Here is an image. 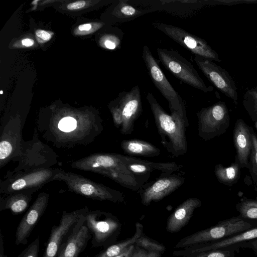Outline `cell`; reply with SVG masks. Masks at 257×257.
<instances>
[{"label":"cell","mask_w":257,"mask_h":257,"mask_svg":"<svg viewBox=\"0 0 257 257\" xmlns=\"http://www.w3.org/2000/svg\"><path fill=\"white\" fill-rule=\"evenodd\" d=\"M35 192L34 190H25L1 196L0 211L9 209L14 215L22 214L29 207Z\"/></svg>","instance_id":"cb8c5ba5"},{"label":"cell","mask_w":257,"mask_h":257,"mask_svg":"<svg viewBox=\"0 0 257 257\" xmlns=\"http://www.w3.org/2000/svg\"><path fill=\"white\" fill-rule=\"evenodd\" d=\"M110 111L115 126L117 128L121 127L123 122V117L121 109L118 104L112 107Z\"/></svg>","instance_id":"836d02e7"},{"label":"cell","mask_w":257,"mask_h":257,"mask_svg":"<svg viewBox=\"0 0 257 257\" xmlns=\"http://www.w3.org/2000/svg\"><path fill=\"white\" fill-rule=\"evenodd\" d=\"M251 132V159L253 166L257 170V137L255 134Z\"/></svg>","instance_id":"d590c367"},{"label":"cell","mask_w":257,"mask_h":257,"mask_svg":"<svg viewBox=\"0 0 257 257\" xmlns=\"http://www.w3.org/2000/svg\"><path fill=\"white\" fill-rule=\"evenodd\" d=\"M146 99L153 112L163 145L169 152L176 157L186 154L187 144L185 127L188 125L187 116L178 112H171L170 115L151 92L147 93Z\"/></svg>","instance_id":"7a4b0ae2"},{"label":"cell","mask_w":257,"mask_h":257,"mask_svg":"<svg viewBox=\"0 0 257 257\" xmlns=\"http://www.w3.org/2000/svg\"><path fill=\"white\" fill-rule=\"evenodd\" d=\"M256 238L257 225L222 240L198 244L174 250L173 254L178 257H192L201 252L227 247H234L239 251V245Z\"/></svg>","instance_id":"2e32d148"},{"label":"cell","mask_w":257,"mask_h":257,"mask_svg":"<svg viewBox=\"0 0 257 257\" xmlns=\"http://www.w3.org/2000/svg\"><path fill=\"white\" fill-rule=\"evenodd\" d=\"M3 90H1V91H0V93L2 94H3Z\"/></svg>","instance_id":"ee69618b"},{"label":"cell","mask_w":257,"mask_h":257,"mask_svg":"<svg viewBox=\"0 0 257 257\" xmlns=\"http://www.w3.org/2000/svg\"><path fill=\"white\" fill-rule=\"evenodd\" d=\"M142 58L154 84L168 100L171 112H178L186 116L185 105L182 98L169 82L147 45L143 48Z\"/></svg>","instance_id":"9c48e42d"},{"label":"cell","mask_w":257,"mask_h":257,"mask_svg":"<svg viewBox=\"0 0 257 257\" xmlns=\"http://www.w3.org/2000/svg\"><path fill=\"white\" fill-rule=\"evenodd\" d=\"M117 104L121 109L123 117L120 132L122 135H130L134 131L135 121L142 111L139 86L136 85L130 91L121 92Z\"/></svg>","instance_id":"ac0fdd59"},{"label":"cell","mask_w":257,"mask_h":257,"mask_svg":"<svg viewBox=\"0 0 257 257\" xmlns=\"http://www.w3.org/2000/svg\"><path fill=\"white\" fill-rule=\"evenodd\" d=\"M213 5V1L159 0L160 11L178 16H187L206 5Z\"/></svg>","instance_id":"603a6c76"},{"label":"cell","mask_w":257,"mask_h":257,"mask_svg":"<svg viewBox=\"0 0 257 257\" xmlns=\"http://www.w3.org/2000/svg\"><path fill=\"white\" fill-rule=\"evenodd\" d=\"M36 36L45 41H49L51 38V34L43 30H37L36 31Z\"/></svg>","instance_id":"f35d334b"},{"label":"cell","mask_w":257,"mask_h":257,"mask_svg":"<svg viewBox=\"0 0 257 257\" xmlns=\"http://www.w3.org/2000/svg\"><path fill=\"white\" fill-rule=\"evenodd\" d=\"M198 135L206 141L224 133L229 125L230 116L224 102L219 101L204 107L197 113Z\"/></svg>","instance_id":"30bf717a"},{"label":"cell","mask_w":257,"mask_h":257,"mask_svg":"<svg viewBox=\"0 0 257 257\" xmlns=\"http://www.w3.org/2000/svg\"><path fill=\"white\" fill-rule=\"evenodd\" d=\"M86 214L80 217L73 233L61 246L57 257H79L85 250L92 238L90 231L85 224Z\"/></svg>","instance_id":"d6986e66"},{"label":"cell","mask_w":257,"mask_h":257,"mask_svg":"<svg viewBox=\"0 0 257 257\" xmlns=\"http://www.w3.org/2000/svg\"><path fill=\"white\" fill-rule=\"evenodd\" d=\"M40 240L37 237L17 257H38L39 251Z\"/></svg>","instance_id":"d6a6232c"},{"label":"cell","mask_w":257,"mask_h":257,"mask_svg":"<svg viewBox=\"0 0 257 257\" xmlns=\"http://www.w3.org/2000/svg\"><path fill=\"white\" fill-rule=\"evenodd\" d=\"M239 248H249L254 253L257 252V238L242 243L239 246Z\"/></svg>","instance_id":"8d00e7d4"},{"label":"cell","mask_w":257,"mask_h":257,"mask_svg":"<svg viewBox=\"0 0 257 257\" xmlns=\"http://www.w3.org/2000/svg\"><path fill=\"white\" fill-rule=\"evenodd\" d=\"M184 178L175 176L158 180L141 194L142 203L146 206L170 194L183 184Z\"/></svg>","instance_id":"ffe728a7"},{"label":"cell","mask_w":257,"mask_h":257,"mask_svg":"<svg viewBox=\"0 0 257 257\" xmlns=\"http://www.w3.org/2000/svg\"><path fill=\"white\" fill-rule=\"evenodd\" d=\"M62 169H42L30 172L7 171L5 179L0 181V193L7 195L16 192L34 190L36 192L46 184L56 180V177Z\"/></svg>","instance_id":"5b68a950"},{"label":"cell","mask_w":257,"mask_h":257,"mask_svg":"<svg viewBox=\"0 0 257 257\" xmlns=\"http://www.w3.org/2000/svg\"><path fill=\"white\" fill-rule=\"evenodd\" d=\"M243 104L249 112L257 115V89L253 87L245 92Z\"/></svg>","instance_id":"4dcf8cb0"},{"label":"cell","mask_w":257,"mask_h":257,"mask_svg":"<svg viewBox=\"0 0 257 257\" xmlns=\"http://www.w3.org/2000/svg\"><path fill=\"white\" fill-rule=\"evenodd\" d=\"M36 129L55 147L71 149L92 143L103 127L100 118L68 114L40 119Z\"/></svg>","instance_id":"6da1fadb"},{"label":"cell","mask_w":257,"mask_h":257,"mask_svg":"<svg viewBox=\"0 0 257 257\" xmlns=\"http://www.w3.org/2000/svg\"><path fill=\"white\" fill-rule=\"evenodd\" d=\"M84 1H79L68 5L67 8L68 10H74L82 8L85 5Z\"/></svg>","instance_id":"74e56055"},{"label":"cell","mask_w":257,"mask_h":257,"mask_svg":"<svg viewBox=\"0 0 257 257\" xmlns=\"http://www.w3.org/2000/svg\"><path fill=\"white\" fill-rule=\"evenodd\" d=\"M91 28V25L90 24H85L80 25L78 27V29L80 31H88Z\"/></svg>","instance_id":"7bdbcfd3"},{"label":"cell","mask_w":257,"mask_h":257,"mask_svg":"<svg viewBox=\"0 0 257 257\" xmlns=\"http://www.w3.org/2000/svg\"><path fill=\"white\" fill-rule=\"evenodd\" d=\"M13 161L18 162L12 171L16 173L52 168L58 161L55 152L39 139V133L35 128L32 139L23 141L20 155Z\"/></svg>","instance_id":"3957f363"},{"label":"cell","mask_w":257,"mask_h":257,"mask_svg":"<svg viewBox=\"0 0 257 257\" xmlns=\"http://www.w3.org/2000/svg\"><path fill=\"white\" fill-rule=\"evenodd\" d=\"M134 245L147 251L159 252L162 254L166 250V247L164 244L149 237L144 232H142L140 237L136 241Z\"/></svg>","instance_id":"f546056e"},{"label":"cell","mask_w":257,"mask_h":257,"mask_svg":"<svg viewBox=\"0 0 257 257\" xmlns=\"http://www.w3.org/2000/svg\"><path fill=\"white\" fill-rule=\"evenodd\" d=\"M119 157L125 166L134 175H149L154 170L153 162L137 159L119 154Z\"/></svg>","instance_id":"83f0119b"},{"label":"cell","mask_w":257,"mask_h":257,"mask_svg":"<svg viewBox=\"0 0 257 257\" xmlns=\"http://www.w3.org/2000/svg\"><path fill=\"white\" fill-rule=\"evenodd\" d=\"M143 225L140 222L135 224V231L133 236L115 243L104 248L94 257H115L123 252L130 246L134 244L143 231Z\"/></svg>","instance_id":"484cf974"},{"label":"cell","mask_w":257,"mask_h":257,"mask_svg":"<svg viewBox=\"0 0 257 257\" xmlns=\"http://www.w3.org/2000/svg\"><path fill=\"white\" fill-rule=\"evenodd\" d=\"M255 89H257V86L254 87Z\"/></svg>","instance_id":"f6af8a7d"},{"label":"cell","mask_w":257,"mask_h":257,"mask_svg":"<svg viewBox=\"0 0 257 257\" xmlns=\"http://www.w3.org/2000/svg\"><path fill=\"white\" fill-rule=\"evenodd\" d=\"M71 166L80 170L96 173L102 171H109L136 177L125 166L120 159L119 154H92L73 162Z\"/></svg>","instance_id":"9a60e30c"},{"label":"cell","mask_w":257,"mask_h":257,"mask_svg":"<svg viewBox=\"0 0 257 257\" xmlns=\"http://www.w3.org/2000/svg\"><path fill=\"white\" fill-rule=\"evenodd\" d=\"M22 43L26 47H30L34 44V41L32 39L26 38L22 41Z\"/></svg>","instance_id":"b9f144b4"},{"label":"cell","mask_w":257,"mask_h":257,"mask_svg":"<svg viewBox=\"0 0 257 257\" xmlns=\"http://www.w3.org/2000/svg\"><path fill=\"white\" fill-rule=\"evenodd\" d=\"M56 180L62 181L69 191L73 192L92 200L110 201L114 203L124 201L123 194L101 183L91 180L81 175L62 170Z\"/></svg>","instance_id":"8992f818"},{"label":"cell","mask_w":257,"mask_h":257,"mask_svg":"<svg viewBox=\"0 0 257 257\" xmlns=\"http://www.w3.org/2000/svg\"><path fill=\"white\" fill-rule=\"evenodd\" d=\"M236 209L243 219L247 221L257 220V200L244 199L237 204Z\"/></svg>","instance_id":"f1b7e54d"},{"label":"cell","mask_w":257,"mask_h":257,"mask_svg":"<svg viewBox=\"0 0 257 257\" xmlns=\"http://www.w3.org/2000/svg\"><path fill=\"white\" fill-rule=\"evenodd\" d=\"M89 211L87 206L71 212L64 210L59 224L51 228L42 257H57L61 246L73 233L80 217Z\"/></svg>","instance_id":"7c38bea8"},{"label":"cell","mask_w":257,"mask_h":257,"mask_svg":"<svg viewBox=\"0 0 257 257\" xmlns=\"http://www.w3.org/2000/svg\"><path fill=\"white\" fill-rule=\"evenodd\" d=\"M236 252L239 251L236 248L227 247L201 252L192 257H235Z\"/></svg>","instance_id":"1f68e13d"},{"label":"cell","mask_w":257,"mask_h":257,"mask_svg":"<svg viewBox=\"0 0 257 257\" xmlns=\"http://www.w3.org/2000/svg\"><path fill=\"white\" fill-rule=\"evenodd\" d=\"M201 205L200 200L190 198L179 205L167 219L166 229L170 233L180 231L189 222L195 210Z\"/></svg>","instance_id":"7402d4cb"},{"label":"cell","mask_w":257,"mask_h":257,"mask_svg":"<svg viewBox=\"0 0 257 257\" xmlns=\"http://www.w3.org/2000/svg\"><path fill=\"white\" fill-rule=\"evenodd\" d=\"M194 60L208 80L222 93L231 99L235 104H237V87L229 73L210 59L195 55Z\"/></svg>","instance_id":"5bb4252c"},{"label":"cell","mask_w":257,"mask_h":257,"mask_svg":"<svg viewBox=\"0 0 257 257\" xmlns=\"http://www.w3.org/2000/svg\"><path fill=\"white\" fill-rule=\"evenodd\" d=\"M214 172L220 183L228 186H231L239 178L240 166L237 162L233 163L227 167L219 164L215 166Z\"/></svg>","instance_id":"4316f807"},{"label":"cell","mask_w":257,"mask_h":257,"mask_svg":"<svg viewBox=\"0 0 257 257\" xmlns=\"http://www.w3.org/2000/svg\"><path fill=\"white\" fill-rule=\"evenodd\" d=\"M162 255L159 252L148 251L135 245L132 257H161Z\"/></svg>","instance_id":"e575fe53"},{"label":"cell","mask_w":257,"mask_h":257,"mask_svg":"<svg viewBox=\"0 0 257 257\" xmlns=\"http://www.w3.org/2000/svg\"><path fill=\"white\" fill-rule=\"evenodd\" d=\"M135 245L133 244L127 248L121 254L115 256V257H132Z\"/></svg>","instance_id":"ab89813d"},{"label":"cell","mask_w":257,"mask_h":257,"mask_svg":"<svg viewBox=\"0 0 257 257\" xmlns=\"http://www.w3.org/2000/svg\"><path fill=\"white\" fill-rule=\"evenodd\" d=\"M233 139L239 165L247 167L252 146L251 132L241 119H237L235 122Z\"/></svg>","instance_id":"44dd1931"},{"label":"cell","mask_w":257,"mask_h":257,"mask_svg":"<svg viewBox=\"0 0 257 257\" xmlns=\"http://www.w3.org/2000/svg\"><path fill=\"white\" fill-rule=\"evenodd\" d=\"M0 257H8L5 254L4 239L1 230L0 231Z\"/></svg>","instance_id":"60d3db41"},{"label":"cell","mask_w":257,"mask_h":257,"mask_svg":"<svg viewBox=\"0 0 257 257\" xmlns=\"http://www.w3.org/2000/svg\"><path fill=\"white\" fill-rule=\"evenodd\" d=\"M255 254L257 255V252H256V253H255Z\"/></svg>","instance_id":"bcb514c9"},{"label":"cell","mask_w":257,"mask_h":257,"mask_svg":"<svg viewBox=\"0 0 257 257\" xmlns=\"http://www.w3.org/2000/svg\"><path fill=\"white\" fill-rule=\"evenodd\" d=\"M24 122L19 117L2 122L0 126V168L13 161L20 154Z\"/></svg>","instance_id":"4fadbf2b"},{"label":"cell","mask_w":257,"mask_h":257,"mask_svg":"<svg viewBox=\"0 0 257 257\" xmlns=\"http://www.w3.org/2000/svg\"><path fill=\"white\" fill-rule=\"evenodd\" d=\"M152 25L195 55L218 62L221 61L216 51L204 39L171 25L158 22L153 23Z\"/></svg>","instance_id":"8fae6325"},{"label":"cell","mask_w":257,"mask_h":257,"mask_svg":"<svg viewBox=\"0 0 257 257\" xmlns=\"http://www.w3.org/2000/svg\"><path fill=\"white\" fill-rule=\"evenodd\" d=\"M157 52L163 66L180 81L205 93L213 91V87L206 85L192 64L179 53L162 48H158Z\"/></svg>","instance_id":"ba28073f"},{"label":"cell","mask_w":257,"mask_h":257,"mask_svg":"<svg viewBox=\"0 0 257 257\" xmlns=\"http://www.w3.org/2000/svg\"><path fill=\"white\" fill-rule=\"evenodd\" d=\"M85 224L92 235L93 247L104 248L116 243L122 224L112 213L99 210L89 211L85 216Z\"/></svg>","instance_id":"52a82bcc"},{"label":"cell","mask_w":257,"mask_h":257,"mask_svg":"<svg viewBox=\"0 0 257 257\" xmlns=\"http://www.w3.org/2000/svg\"><path fill=\"white\" fill-rule=\"evenodd\" d=\"M121 148L130 155L154 157L160 154V150L156 147L148 142L138 140L123 141Z\"/></svg>","instance_id":"d4e9b609"},{"label":"cell","mask_w":257,"mask_h":257,"mask_svg":"<svg viewBox=\"0 0 257 257\" xmlns=\"http://www.w3.org/2000/svg\"><path fill=\"white\" fill-rule=\"evenodd\" d=\"M254 226L240 216H234L182 238L176 243L175 248L182 249L198 244L217 241Z\"/></svg>","instance_id":"277c9868"},{"label":"cell","mask_w":257,"mask_h":257,"mask_svg":"<svg viewBox=\"0 0 257 257\" xmlns=\"http://www.w3.org/2000/svg\"><path fill=\"white\" fill-rule=\"evenodd\" d=\"M49 201V195L40 192L20 221L15 233V244L26 245L35 227L45 214Z\"/></svg>","instance_id":"e0dca14e"}]
</instances>
